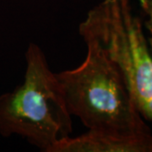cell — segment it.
I'll return each mask as SVG.
<instances>
[{
  "label": "cell",
  "instance_id": "5b68a950",
  "mask_svg": "<svg viewBox=\"0 0 152 152\" xmlns=\"http://www.w3.org/2000/svg\"><path fill=\"white\" fill-rule=\"evenodd\" d=\"M142 13L144 15L143 25L146 30L147 42L152 55V0H139Z\"/></svg>",
  "mask_w": 152,
  "mask_h": 152
},
{
  "label": "cell",
  "instance_id": "3957f363",
  "mask_svg": "<svg viewBox=\"0 0 152 152\" xmlns=\"http://www.w3.org/2000/svg\"><path fill=\"white\" fill-rule=\"evenodd\" d=\"M83 40L102 49L124 82L134 103L152 122V55L141 18L130 0H103L80 24Z\"/></svg>",
  "mask_w": 152,
  "mask_h": 152
},
{
  "label": "cell",
  "instance_id": "277c9868",
  "mask_svg": "<svg viewBox=\"0 0 152 152\" xmlns=\"http://www.w3.org/2000/svg\"><path fill=\"white\" fill-rule=\"evenodd\" d=\"M50 152H152V134L123 135L88 130L57 142Z\"/></svg>",
  "mask_w": 152,
  "mask_h": 152
},
{
  "label": "cell",
  "instance_id": "6da1fadb",
  "mask_svg": "<svg viewBox=\"0 0 152 152\" xmlns=\"http://www.w3.org/2000/svg\"><path fill=\"white\" fill-rule=\"evenodd\" d=\"M84 42L87 53L81 64L56 74L71 116L78 117L89 130L152 134L113 63L95 42Z\"/></svg>",
  "mask_w": 152,
  "mask_h": 152
},
{
  "label": "cell",
  "instance_id": "7a4b0ae2",
  "mask_svg": "<svg viewBox=\"0 0 152 152\" xmlns=\"http://www.w3.org/2000/svg\"><path fill=\"white\" fill-rule=\"evenodd\" d=\"M26 60L23 84L0 96V134L21 136L42 151L50 152L72 134L71 114L59 80L38 45H29Z\"/></svg>",
  "mask_w": 152,
  "mask_h": 152
}]
</instances>
